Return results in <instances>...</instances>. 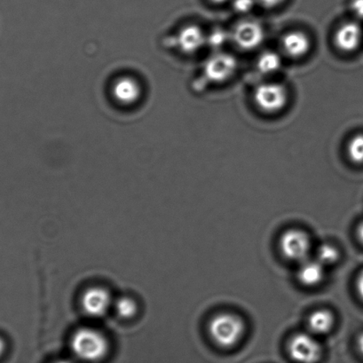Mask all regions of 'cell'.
<instances>
[{
    "label": "cell",
    "instance_id": "6da1fadb",
    "mask_svg": "<svg viewBox=\"0 0 363 363\" xmlns=\"http://www.w3.org/2000/svg\"><path fill=\"white\" fill-rule=\"evenodd\" d=\"M70 348L80 361L94 363L101 361L108 354L109 344L101 331L84 327L73 334Z\"/></svg>",
    "mask_w": 363,
    "mask_h": 363
},
{
    "label": "cell",
    "instance_id": "7a4b0ae2",
    "mask_svg": "<svg viewBox=\"0 0 363 363\" xmlns=\"http://www.w3.org/2000/svg\"><path fill=\"white\" fill-rule=\"evenodd\" d=\"M245 324L241 317L231 313L215 315L209 323V333L214 343L222 348H232L242 340Z\"/></svg>",
    "mask_w": 363,
    "mask_h": 363
},
{
    "label": "cell",
    "instance_id": "3957f363",
    "mask_svg": "<svg viewBox=\"0 0 363 363\" xmlns=\"http://www.w3.org/2000/svg\"><path fill=\"white\" fill-rule=\"evenodd\" d=\"M252 97L260 111L274 115L286 108L290 95L284 84L265 82L256 86Z\"/></svg>",
    "mask_w": 363,
    "mask_h": 363
},
{
    "label": "cell",
    "instance_id": "277c9868",
    "mask_svg": "<svg viewBox=\"0 0 363 363\" xmlns=\"http://www.w3.org/2000/svg\"><path fill=\"white\" fill-rule=\"evenodd\" d=\"M238 58L230 52L218 51L207 58L203 65V75L213 84H223L230 80L238 72Z\"/></svg>",
    "mask_w": 363,
    "mask_h": 363
},
{
    "label": "cell",
    "instance_id": "5b68a950",
    "mask_svg": "<svg viewBox=\"0 0 363 363\" xmlns=\"http://www.w3.org/2000/svg\"><path fill=\"white\" fill-rule=\"evenodd\" d=\"M265 38L264 27L258 21L252 19L240 21L230 31V40L240 50L245 52L258 49Z\"/></svg>",
    "mask_w": 363,
    "mask_h": 363
},
{
    "label": "cell",
    "instance_id": "8992f818",
    "mask_svg": "<svg viewBox=\"0 0 363 363\" xmlns=\"http://www.w3.org/2000/svg\"><path fill=\"white\" fill-rule=\"evenodd\" d=\"M288 350L291 359L297 363H317L323 354L318 340L310 333L295 334L289 342Z\"/></svg>",
    "mask_w": 363,
    "mask_h": 363
},
{
    "label": "cell",
    "instance_id": "52a82bcc",
    "mask_svg": "<svg viewBox=\"0 0 363 363\" xmlns=\"http://www.w3.org/2000/svg\"><path fill=\"white\" fill-rule=\"evenodd\" d=\"M280 249L285 258L301 263L309 258L311 240L304 231L291 229L281 235Z\"/></svg>",
    "mask_w": 363,
    "mask_h": 363
},
{
    "label": "cell",
    "instance_id": "ba28073f",
    "mask_svg": "<svg viewBox=\"0 0 363 363\" xmlns=\"http://www.w3.org/2000/svg\"><path fill=\"white\" fill-rule=\"evenodd\" d=\"M363 33L358 21H347L340 24L335 30L333 43L338 51L350 54L362 44Z\"/></svg>",
    "mask_w": 363,
    "mask_h": 363
},
{
    "label": "cell",
    "instance_id": "9c48e42d",
    "mask_svg": "<svg viewBox=\"0 0 363 363\" xmlns=\"http://www.w3.org/2000/svg\"><path fill=\"white\" fill-rule=\"evenodd\" d=\"M113 298L108 290L104 287H91L84 292L81 298V306L87 315L98 318L105 315L113 308Z\"/></svg>",
    "mask_w": 363,
    "mask_h": 363
},
{
    "label": "cell",
    "instance_id": "30bf717a",
    "mask_svg": "<svg viewBox=\"0 0 363 363\" xmlns=\"http://www.w3.org/2000/svg\"><path fill=\"white\" fill-rule=\"evenodd\" d=\"M281 48L289 58L301 59L311 51L312 40L304 31L291 30L281 37Z\"/></svg>",
    "mask_w": 363,
    "mask_h": 363
},
{
    "label": "cell",
    "instance_id": "8fae6325",
    "mask_svg": "<svg viewBox=\"0 0 363 363\" xmlns=\"http://www.w3.org/2000/svg\"><path fill=\"white\" fill-rule=\"evenodd\" d=\"M206 44L207 35L197 26H185L178 35L179 48L186 55L196 54Z\"/></svg>",
    "mask_w": 363,
    "mask_h": 363
},
{
    "label": "cell",
    "instance_id": "7c38bea8",
    "mask_svg": "<svg viewBox=\"0 0 363 363\" xmlns=\"http://www.w3.org/2000/svg\"><path fill=\"white\" fill-rule=\"evenodd\" d=\"M112 93L113 96L120 104L132 105L139 101L143 91L139 81L131 77H123L116 81Z\"/></svg>",
    "mask_w": 363,
    "mask_h": 363
},
{
    "label": "cell",
    "instance_id": "4fadbf2b",
    "mask_svg": "<svg viewBox=\"0 0 363 363\" xmlns=\"http://www.w3.org/2000/svg\"><path fill=\"white\" fill-rule=\"evenodd\" d=\"M325 267L320 264L315 258H308L299 265L298 279L303 285L308 287L316 286L322 283Z\"/></svg>",
    "mask_w": 363,
    "mask_h": 363
},
{
    "label": "cell",
    "instance_id": "5bb4252c",
    "mask_svg": "<svg viewBox=\"0 0 363 363\" xmlns=\"http://www.w3.org/2000/svg\"><path fill=\"white\" fill-rule=\"evenodd\" d=\"M335 320L333 313L325 309L317 310L309 315L308 327L313 335L329 333L334 326Z\"/></svg>",
    "mask_w": 363,
    "mask_h": 363
},
{
    "label": "cell",
    "instance_id": "9a60e30c",
    "mask_svg": "<svg viewBox=\"0 0 363 363\" xmlns=\"http://www.w3.org/2000/svg\"><path fill=\"white\" fill-rule=\"evenodd\" d=\"M281 66L283 58L277 52L273 50L262 52L256 61L257 69L263 75H272L279 72Z\"/></svg>",
    "mask_w": 363,
    "mask_h": 363
},
{
    "label": "cell",
    "instance_id": "2e32d148",
    "mask_svg": "<svg viewBox=\"0 0 363 363\" xmlns=\"http://www.w3.org/2000/svg\"><path fill=\"white\" fill-rule=\"evenodd\" d=\"M113 308L122 319H131L138 311V305L132 298L121 297L113 303Z\"/></svg>",
    "mask_w": 363,
    "mask_h": 363
},
{
    "label": "cell",
    "instance_id": "e0dca14e",
    "mask_svg": "<svg viewBox=\"0 0 363 363\" xmlns=\"http://www.w3.org/2000/svg\"><path fill=\"white\" fill-rule=\"evenodd\" d=\"M349 160L354 164H363V133L352 136L347 146Z\"/></svg>",
    "mask_w": 363,
    "mask_h": 363
},
{
    "label": "cell",
    "instance_id": "ac0fdd59",
    "mask_svg": "<svg viewBox=\"0 0 363 363\" xmlns=\"http://www.w3.org/2000/svg\"><path fill=\"white\" fill-rule=\"evenodd\" d=\"M315 259L324 267L333 265L340 259V252L335 246L324 244L316 250Z\"/></svg>",
    "mask_w": 363,
    "mask_h": 363
},
{
    "label": "cell",
    "instance_id": "d6986e66",
    "mask_svg": "<svg viewBox=\"0 0 363 363\" xmlns=\"http://www.w3.org/2000/svg\"><path fill=\"white\" fill-rule=\"evenodd\" d=\"M230 40V33L223 29H215L209 35H207V44L213 49L223 47L228 40Z\"/></svg>",
    "mask_w": 363,
    "mask_h": 363
},
{
    "label": "cell",
    "instance_id": "ffe728a7",
    "mask_svg": "<svg viewBox=\"0 0 363 363\" xmlns=\"http://www.w3.org/2000/svg\"><path fill=\"white\" fill-rule=\"evenodd\" d=\"M233 9L240 15H246L252 11L258 1L257 0H231Z\"/></svg>",
    "mask_w": 363,
    "mask_h": 363
},
{
    "label": "cell",
    "instance_id": "44dd1931",
    "mask_svg": "<svg viewBox=\"0 0 363 363\" xmlns=\"http://www.w3.org/2000/svg\"><path fill=\"white\" fill-rule=\"evenodd\" d=\"M349 9L356 21H363V0H351Z\"/></svg>",
    "mask_w": 363,
    "mask_h": 363
},
{
    "label": "cell",
    "instance_id": "7402d4cb",
    "mask_svg": "<svg viewBox=\"0 0 363 363\" xmlns=\"http://www.w3.org/2000/svg\"><path fill=\"white\" fill-rule=\"evenodd\" d=\"M258 4L263 6L266 9H277L284 4L286 0H257Z\"/></svg>",
    "mask_w": 363,
    "mask_h": 363
},
{
    "label": "cell",
    "instance_id": "603a6c76",
    "mask_svg": "<svg viewBox=\"0 0 363 363\" xmlns=\"http://www.w3.org/2000/svg\"><path fill=\"white\" fill-rule=\"evenodd\" d=\"M356 290H357L359 298L363 301V270L359 274L356 280Z\"/></svg>",
    "mask_w": 363,
    "mask_h": 363
},
{
    "label": "cell",
    "instance_id": "cb8c5ba5",
    "mask_svg": "<svg viewBox=\"0 0 363 363\" xmlns=\"http://www.w3.org/2000/svg\"><path fill=\"white\" fill-rule=\"evenodd\" d=\"M357 347L361 354L363 356V333L359 335L357 338Z\"/></svg>",
    "mask_w": 363,
    "mask_h": 363
},
{
    "label": "cell",
    "instance_id": "d4e9b609",
    "mask_svg": "<svg viewBox=\"0 0 363 363\" xmlns=\"http://www.w3.org/2000/svg\"><path fill=\"white\" fill-rule=\"evenodd\" d=\"M357 236L359 242L363 245V221L358 225L357 228Z\"/></svg>",
    "mask_w": 363,
    "mask_h": 363
},
{
    "label": "cell",
    "instance_id": "484cf974",
    "mask_svg": "<svg viewBox=\"0 0 363 363\" xmlns=\"http://www.w3.org/2000/svg\"><path fill=\"white\" fill-rule=\"evenodd\" d=\"M6 352V343L3 338L0 337V358L5 354Z\"/></svg>",
    "mask_w": 363,
    "mask_h": 363
},
{
    "label": "cell",
    "instance_id": "4316f807",
    "mask_svg": "<svg viewBox=\"0 0 363 363\" xmlns=\"http://www.w3.org/2000/svg\"><path fill=\"white\" fill-rule=\"evenodd\" d=\"M208 1L213 3V4H214V5L220 6V5H224V4H225V3L231 1V0H208Z\"/></svg>",
    "mask_w": 363,
    "mask_h": 363
},
{
    "label": "cell",
    "instance_id": "83f0119b",
    "mask_svg": "<svg viewBox=\"0 0 363 363\" xmlns=\"http://www.w3.org/2000/svg\"><path fill=\"white\" fill-rule=\"evenodd\" d=\"M54 363H74V362L69 361V359H60V361L55 362Z\"/></svg>",
    "mask_w": 363,
    "mask_h": 363
}]
</instances>
